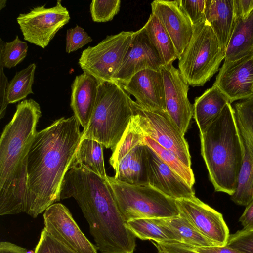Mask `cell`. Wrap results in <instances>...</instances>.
Here are the masks:
<instances>
[{"instance_id": "cell-29", "label": "cell", "mask_w": 253, "mask_h": 253, "mask_svg": "<svg viewBox=\"0 0 253 253\" xmlns=\"http://www.w3.org/2000/svg\"><path fill=\"white\" fill-rule=\"evenodd\" d=\"M36 64L32 63L27 68L16 73L9 83L7 93L8 104L14 103L33 94L32 85L34 80Z\"/></svg>"}, {"instance_id": "cell-8", "label": "cell", "mask_w": 253, "mask_h": 253, "mask_svg": "<svg viewBox=\"0 0 253 253\" xmlns=\"http://www.w3.org/2000/svg\"><path fill=\"white\" fill-rule=\"evenodd\" d=\"M134 32L122 31L107 36L94 46L82 52L78 64L84 72L95 77L99 82H114L130 45Z\"/></svg>"}, {"instance_id": "cell-4", "label": "cell", "mask_w": 253, "mask_h": 253, "mask_svg": "<svg viewBox=\"0 0 253 253\" xmlns=\"http://www.w3.org/2000/svg\"><path fill=\"white\" fill-rule=\"evenodd\" d=\"M200 135L201 155L215 191L231 196L237 189L243 151L230 103Z\"/></svg>"}, {"instance_id": "cell-36", "label": "cell", "mask_w": 253, "mask_h": 253, "mask_svg": "<svg viewBox=\"0 0 253 253\" xmlns=\"http://www.w3.org/2000/svg\"><path fill=\"white\" fill-rule=\"evenodd\" d=\"M34 251V253H75L49 235L44 228Z\"/></svg>"}, {"instance_id": "cell-26", "label": "cell", "mask_w": 253, "mask_h": 253, "mask_svg": "<svg viewBox=\"0 0 253 253\" xmlns=\"http://www.w3.org/2000/svg\"><path fill=\"white\" fill-rule=\"evenodd\" d=\"M154 219L157 223L170 229L177 237L178 243L194 247L216 246L180 215Z\"/></svg>"}, {"instance_id": "cell-31", "label": "cell", "mask_w": 253, "mask_h": 253, "mask_svg": "<svg viewBox=\"0 0 253 253\" xmlns=\"http://www.w3.org/2000/svg\"><path fill=\"white\" fill-rule=\"evenodd\" d=\"M0 64L10 69L21 62L27 55L28 46L16 36L11 42H4L0 38Z\"/></svg>"}, {"instance_id": "cell-25", "label": "cell", "mask_w": 253, "mask_h": 253, "mask_svg": "<svg viewBox=\"0 0 253 253\" xmlns=\"http://www.w3.org/2000/svg\"><path fill=\"white\" fill-rule=\"evenodd\" d=\"M143 27L158 51L163 65L173 63L179 59L170 37L156 16L151 13Z\"/></svg>"}, {"instance_id": "cell-24", "label": "cell", "mask_w": 253, "mask_h": 253, "mask_svg": "<svg viewBox=\"0 0 253 253\" xmlns=\"http://www.w3.org/2000/svg\"><path fill=\"white\" fill-rule=\"evenodd\" d=\"M104 146L89 138H82L71 165L83 166L103 178L107 175L105 169Z\"/></svg>"}, {"instance_id": "cell-45", "label": "cell", "mask_w": 253, "mask_h": 253, "mask_svg": "<svg viewBox=\"0 0 253 253\" xmlns=\"http://www.w3.org/2000/svg\"><path fill=\"white\" fill-rule=\"evenodd\" d=\"M7 1L6 0H0V10H1L6 6Z\"/></svg>"}, {"instance_id": "cell-15", "label": "cell", "mask_w": 253, "mask_h": 253, "mask_svg": "<svg viewBox=\"0 0 253 253\" xmlns=\"http://www.w3.org/2000/svg\"><path fill=\"white\" fill-rule=\"evenodd\" d=\"M229 103L253 97V54L233 61H224L213 84Z\"/></svg>"}, {"instance_id": "cell-6", "label": "cell", "mask_w": 253, "mask_h": 253, "mask_svg": "<svg viewBox=\"0 0 253 253\" xmlns=\"http://www.w3.org/2000/svg\"><path fill=\"white\" fill-rule=\"evenodd\" d=\"M224 57L225 50L205 19L193 26L191 39L178 59V69L189 85L203 86Z\"/></svg>"}, {"instance_id": "cell-11", "label": "cell", "mask_w": 253, "mask_h": 253, "mask_svg": "<svg viewBox=\"0 0 253 253\" xmlns=\"http://www.w3.org/2000/svg\"><path fill=\"white\" fill-rule=\"evenodd\" d=\"M38 6L28 13L20 14L17 22L25 40L44 48L57 32L68 23L70 16L67 9L57 0L55 6L46 8Z\"/></svg>"}, {"instance_id": "cell-39", "label": "cell", "mask_w": 253, "mask_h": 253, "mask_svg": "<svg viewBox=\"0 0 253 253\" xmlns=\"http://www.w3.org/2000/svg\"><path fill=\"white\" fill-rule=\"evenodd\" d=\"M235 21L247 17L253 10V0H233Z\"/></svg>"}, {"instance_id": "cell-42", "label": "cell", "mask_w": 253, "mask_h": 253, "mask_svg": "<svg viewBox=\"0 0 253 253\" xmlns=\"http://www.w3.org/2000/svg\"><path fill=\"white\" fill-rule=\"evenodd\" d=\"M239 221L244 229L253 228V200L246 206Z\"/></svg>"}, {"instance_id": "cell-20", "label": "cell", "mask_w": 253, "mask_h": 253, "mask_svg": "<svg viewBox=\"0 0 253 253\" xmlns=\"http://www.w3.org/2000/svg\"><path fill=\"white\" fill-rule=\"evenodd\" d=\"M99 84L95 77L84 72L72 84L70 106L83 130L87 128L93 114Z\"/></svg>"}, {"instance_id": "cell-22", "label": "cell", "mask_w": 253, "mask_h": 253, "mask_svg": "<svg viewBox=\"0 0 253 253\" xmlns=\"http://www.w3.org/2000/svg\"><path fill=\"white\" fill-rule=\"evenodd\" d=\"M228 103L229 101L227 98L213 85L195 98L193 105V117L198 126L200 134L205 131Z\"/></svg>"}, {"instance_id": "cell-27", "label": "cell", "mask_w": 253, "mask_h": 253, "mask_svg": "<svg viewBox=\"0 0 253 253\" xmlns=\"http://www.w3.org/2000/svg\"><path fill=\"white\" fill-rule=\"evenodd\" d=\"M126 224L135 237L141 240L178 243L177 237L170 229L157 223L154 219H135L127 221Z\"/></svg>"}, {"instance_id": "cell-33", "label": "cell", "mask_w": 253, "mask_h": 253, "mask_svg": "<svg viewBox=\"0 0 253 253\" xmlns=\"http://www.w3.org/2000/svg\"><path fill=\"white\" fill-rule=\"evenodd\" d=\"M120 0H93L90 4L92 20L105 22L111 20L118 13L120 8Z\"/></svg>"}, {"instance_id": "cell-40", "label": "cell", "mask_w": 253, "mask_h": 253, "mask_svg": "<svg viewBox=\"0 0 253 253\" xmlns=\"http://www.w3.org/2000/svg\"><path fill=\"white\" fill-rule=\"evenodd\" d=\"M195 251L200 253H245L227 245L209 246L205 247H191Z\"/></svg>"}, {"instance_id": "cell-18", "label": "cell", "mask_w": 253, "mask_h": 253, "mask_svg": "<svg viewBox=\"0 0 253 253\" xmlns=\"http://www.w3.org/2000/svg\"><path fill=\"white\" fill-rule=\"evenodd\" d=\"M125 90L142 108L167 112L165 88L161 71L146 69L134 75L125 84Z\"/></svg>"}, {"instance_id": "cell-10", "label": "cell", "mask_w": 253, "mask_h": 253, "mask_svg": "<svg viewBox=\"0 0 253 253\" xmlns=\"http://www.w3.org/2000/svg\"><path fill=\"white\" fill-rule=\"evenodd\" d=\"M234 109L243 160L237 189L231 199L246 206L253 200V97L236 103Z\"/></svg>"}, {"instance_id": "cell-43", "label": "cell", "mask_w": 253, "mask_h": 253, "mask_svg": "<svg viewBox=\"0 0 253 253\" xmlns=\"http://www.w3.org/2000/svg\"><path fill=\"white\" fill-rule=\"evenodd\" d=\"M27 251L25 248L9 242L0 243V253H27Z\"/></svg>"}, {"instance_id": "cell-3", "label": "cell", "mask_w": 253, "mask_h": 253, "mask_svg": "<svg viewBox=\"0 0 253 253\" xmlns=\"http://www.w3.org/2000/svg\"><path fill=\"white\" fill-rule=\"evenodd\" d=\"M42 116L40 105L33 99L19 103L0 139V197L12 202L27 195V159Z\"/></svg>"}, {"instance_id": "cell-2", "label": "cell", "mask_w": 253, "mask_h": 253, "mask_svg": "<svg viewBox=\"0 0 253 253\" xmlns=\"http://www.w3.org/2000/svg\"><path fill=\"white\" fill-rule=\"evenodd\" d=\"M73 198L102 253H133L136 237L126 226L107 180L84 167L71 165L63 181L60 199Z\"/></svg>"}, {"instance_id": "cell-14", "label": "cell", "mask_w": 253, "mask_h": 253, "mask_svg": "<svg viewBox=\"0 0 253 253\" xmlns=\"http://www.w3.org/2000/svg\"><path fill=\"white\" fill-rule=\"evenodd\" d=\"M166 110L173 123L184 135L193 116V107L188 97L189 85L179 70L172 63L161 67Z\"/></svg>"}, {"instance_id": "cell-13", "label": "cell", "mask_w": 253, "mask_h": 253, "mask_svg": "<svg viewBox=\"0 0 253 253\" xmlns=\"http://www.w3.org/2000/svg\"><path fill=\"white\" fill-rule=\"evenodd\" d=\"M179 215L216 246L226 245L230 236L222 214L196 196L175 200Z\"/></svg>"}, {"instance_id": "cell-38", "label": "cell", "mask_w": 253, "mask_h": 253, "mask_svg": "<svg viewBox=\"0 0 253 253\" xmlns=\"http://www.w3.org/2000/svg\"><path fill=\"white\" fill-rule=\"evenodd\" d=\"M0 119H2L5 114L8 104L7 100V93L9 83L3 71L4 67L1 64H0Z\"/></svg>"}, {"instance_id": "cell-19", "label": "cell", "mask_w": 253, "mask_h": 253, "mask_svg": "<svg viewBox=\"0 0 253 253\" xmlns=\"http://www.w3.org/2000/svg\"><path fill=\"white\" fill-rule=\"evenodd\" d=\"M148 184L175 200L195 196L193 187L146 145Z\"/></svg>"}, {"instance_id": "cell-28", "label": "cell", "mask_w": 253, "mask_h": 253, "mask_svg": "<svg viewBox=\"0 0 253 253\" xmlns=\"http://www.w3.org/2000/svg\"><path fill=\"white\" fill-rule=\"evenodd\" d=\"M145 137L139 124L138 115L135 113L120 140L112 149V153L109 162L113 169H115L123 157L135 147L140 145H145Z\"/></svg>"}, {"instance_id": "cell-5", "label": "cell", "mask_w": 253, "mask_h": 253, "mask_svg": "<svg viewBox=\"0 0 253 253\" xmlns=\"http://www.w3.org/2000/svg\"><path fill=\"white\" fill-rule=\"evenodd\" d=\"M130 95L117 82H99L95 106L82 138L96 140L112 149L135 114Z\"/></svg>"}, {"instance_id": "cell-17", "label": "cell", "mask_w": 253, "mask_h": 253, "mask_svg": "<svg viewBox=\"0 0 253 253\" xmlns=\"http://www.w3.org/2000/svg\"><path fill=\"white\" fill-rule=\"evenodd\" d=\"M156 16L170 37L179 58L192 37L193 26L182 8L179 0H155L151 4Z\"/></svg>"}, {"instance_id": "cell-21", "label": "cell", "mask_w": 253, "mask_h": 253, "mask_svg": "<svg viewBox=\"0 0 253 253\" xmlns=\"http://www.w3.org/2000/svg\"><path fill=\"white\" fill-rule=\"evenodd\" d=\"M205 17L225 51L235 23L233 0H206Z\"/></svg>"}, {"instance_id": "cell-1", "label": "cell", "mask_w": 253, "mask_h": 253, "mask_svg": "<svg viewBox=\"0 0 253 253\" xmlns=\"http://www.w3.org/2000/svg\"><path fill=\"white\" fill-rule=\"evenodd\" d=\"M76 117H62L37 131L28 154L26 213L36 218L60 200L61 187L82 139Z\"/></svg>"}, {"instance_id": "cell-32", "label": "cell", "mask_w": 253, "mask_h": 253, "mask_svg": "<svg viewBox=\"0 0 253 253\" xmlns=\"http://www.w3.org/2000/svg\"><path fill=\"white\" fill-rule=\"evenodd\" d=\"M124 182L134 185L148 184L146 145L137 147Z\"/></svg>"}, {"instance_id": "cell-35", "label": "cell", "mask_w": 253, "mask_h": 253, "mask_svg": "<svg viewBox=\"0 0 253 253\" xmlns=\"http://www.w3.org/2000/svg\"><path fill=\"white\" fill-rule=\"evenodd\" d=\"M92 41V38L81 27L76 25L69 29L66 34V51L71 53L82 48Z\"/></svg>"}, {"instance_id": "cell-23", "label": "cell", "mask_w": 253, "mask_h": 253, "mask_svg": "<svg viewBox=\"0 0 253 253\" xmlns=\"http://www.w3.org/2000/svg\"><path fill=\"white\" fill-rule=\"evenodd\" d=\"M253 54V10L235 21L225 51L224 60L233 61Z\"/></svg>"}, {"instance_id": "cell-44", "label": "cell", "mask_w": 253, "mask_h": 253, "mask_svg": "<svg viewBox=\"0 0 253 253\" xmlns=\"http://www.w3.org/2000/svg\"><path fill=\"white\" fill-rule=\"evenodd\" d=\"M152 243L157 248L158 253H170L168 251L163 248L158 242L151 241Z\"/></svg>"}, {"instance_id": "cell-16", "label": "cell", "mask_w": 253, "mask_h": 253, "mask_svg": "<svg viewBox=\"0 0 253 253\" xmlns=\"http://www.w3.org/2000/svg\"><path fill=\"white\" fill-rule=\"evenodd\" d=\"M162 66L159 54L143 27L134 32L130 45L114 82L123 85L141 71L146 69L161 71Z\"/></svg>"}, {"instance_id": "cell-30", "label": "cell", "mask_w": 253, "mask_h": 253, "mask_svg": "<svg viewBox=\"0 0 253 253\" xmlns=\"http://www.w3.org/2000/svg\"><path fill=\"white\" fill-rule=\"evenodd\" d=\"M144 143L151 148L170 169L183 178L190 187H193L195 178L191 168L187 166L173 152L163 147L150 137H145Z\"/></svg>"}, {"instance_id": "cell-7", "label": "cell", "mask_w": 253, "mask_h": 253, "mask_svg": "<svg viewBox=\"0 0 253 253\" xmlns=\"http://www.w3.org/2000/svg\"><path fill=\"white\" fill-rule=\"evenodd\" d=\"M116 202L125 221L164 218L179 215L175 200L149 184L134 185L107 176Z\"/></svg>"}, {"instance_id": "cell-37", "label": "cell", "mask_w": 253, "mask_h": 253, "mask_svg": "<svg viewBox=\"0 0 253 253\" xmlns=\"http://www.w3.org/2000/svg\"><path fill=\"white\" fill-rule=\"evenodd\" d=\"M180 4L193 26L205 20L206 0H179Z\"/></svg>"}, {"instance_id": "cell-34", "label": "cell", "mask_w": 253, "mask_h": 253, "mask_svg": "<svg viewBox=\"0 0 253 253\" xmlns=\"http://www.w3.org/2000/svg\"><path fill=\"white\" fill-rule=\"evenodd\" d=\"M226 245L245 253H253V228H243L230 234Z\"/></svg>"}, {"instance_id": "cell-41", "label": "cell", "mask_w": 253, "mask_h": 253, "mask_svg": "<svg viewBox=\"0 0 253 253\" xmlns=\"http://www.w3.org/2000/svg\"><path fill=\"white\" fill-rule=\"evenodd\" d=\"M159 244L170 253H200L189 246L180 243H160Z\"/></svg>"}, {"instance_id": "cell-9", "label": "cell", "mask_w": 253, "mask_h": 253, "mask_svg": "<svg viewBox=\"0 0 253 253\" xmlns=\"http://www.w3.org/2000/svg\"><path fill=\"white\" fill-rule=\"evenodd\" d=\"M139 124L145 136L176 154L188 167L191 168L189 146L184 135L167 112L145 109L132 100Z\"/></svg>"}, {"instance_id": "cell-12", "label": "cell", "mask_w": 253, "mask_h": 253, "mask_svg": "<svg viewBox=\"0 0 253 253\" xmlns=\"http://www.w3.org/2000/svg\"><path fill=\"white\" fill-rule=\"evenodd\" d=\"M44 228L49 235L75 253H98L85 237L68 208L55 203L44 211Z\"/></svg>"}]
</instances>
